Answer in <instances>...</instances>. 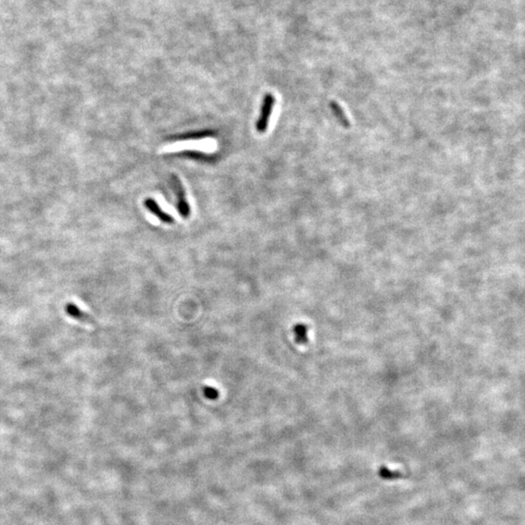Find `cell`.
<instances>
[{
  "label": "cell",
  "mask_w": 525,
  "mask_h": 525,
  "mask_svg": "<svg viewBox=\"0 0 525 525\" xmlns=\"http://www.w3.org/2000/svg\"><path fill=\"white\" fill-rule=\"evenodd\" d=\"M275 103H276V99H275L274 95H272V94H266L265 95L260 117H259V119L257 121V124H256V130H257L258 132L264 133L268 130L269 125H270V120H271V117H272V114H273V109H274Z\"/></svg>",
  "instance_id": "obj_1"
},
{
  "label": "cell",
  "mask_w": 525,
  "mask_h": 525,
  "mask_svg": "<svg viewBox=\"0 0 525 525\" xmlns=\"http://www.w3.org/2000/svg\"><path fill=\"white\" fill-rule=\"evenodd\" d=\"M171 186L174 191L175 195L177 197V210L181 217L188 218L191 215V208H190L185 189L180 181V179L175 174L171 175Z\"/></svg>",
  "instance_id": "obj_2"
},
{
  "label": "cell",
  "mask_w": 525,
  "mask_h": 525,
  "mask_svg": "<svg viewBox=\"0 0 525 525\" xmlns=\"http://www.w3.org/2000/svg\"><path fill=\"white\" fill-rule=\"evenodd\" d=\"M144 205H145L146 208L153 215H155L162 223H165V224H173L174 223L173 217L171 215H169L168 213H166L155 200H153L151 198L146 199L145 201H144Z\"/></svg>",
  "instance_id": "obj_3"
},
{
  "label": "cell",
  "mask_w": 525,
  "mask_h": 525,
  "mask_svg": "<svg viewBox=\"0 0 525 525\" xmlns=\"http://www.w3.org/2000/svg\"><path fill=\"white\" fill-rule=\"evenodd\" d=\"M65 312L69 317H71L75 320L79 321L81 323H85V324L93 325V326L97 325V322L94 319V317H92L90 314H88L87 312L81 310L74 304H67L65 306Z\"/></svg>",
  "instance_id": "obj_4"
},
{
  "label": "cell",
  "mask_w": 525,
  "mask_h": 525,
  "mask_svg": "<svg viewBox=\"0 0 525 525\" xmlns=\"http://www.w3.org/2000/svg\"><path fill=\"white\" fill-rule=\"evenodd\" d=\"M214 134H215L214 131H197V132H190V133L176 135V136H173V137H170V139H174V140H197V139H203V138L213 136Z\"/></svg>",
  "instance_id": "obj_5"
},
{
  "label": "cell",
  "mask_w": 525,
  "mask_h": 525,
  "mask_svg": "<svg viewBox=\"0 0 525 525\" xmlns=\"http://www.w3.org/2000/svg\"><path fill=\"white\" fill-rule=\"evenodd\" d=\"M330 107H331V109H332L335 118L341 124V126L344 127V128H348L350 126L349 120H348L347 116L345 115V113L342 110V108L339 106V104H337L335 102H332L330 103Z\"/></svg>",
  "instance_id": "obj_6"
},
{
  "label": "cell",
  "mask_w": 525,
  "mask_h": 525,
  "mask_svg": "<svg viewBox=\"0 0 525 525\" xmlns=\"http://www.w3.org/2000/svg\"><path fill=\"white\" fill-rule=\"evenodd\" d=\"M178 155H181V156H185V157H188L191 159H195V160H204V161H209L210 160H213L212 156L204 153L202 151H197V150H185V151H181V153H179Z\"/></svg>",
  "instance_id": "obj_7"
},
{
  "label": "cell",
  "mask_w": 525,
  "mask_h": 525,
  "mask_svg": "<svg viewBox=\"0 0 525 525\" xmlns=\"http://www.w3.org/2000/svg\"><path fill=\"white\" fill-rule=\"evenodd\" d=\"M294 335H295V339L298 343L302 344V343H306L307 341L306 328L302 324L296 325L294 327Z\"/></svg>",
  "instance_id": "obj_8"
},
{
  "label": "cell",
  "mask_w": 525,
  "mask_h": 525,
  "mask_svg": "<svg viewBox=\"0 0 525 525\" xmlns=\"http://www.w3.org/2000/svg\"><path fill=\"white\" fill-rule=\"evenodd\" d=\"M204 394L205 398L209 400H216L219 397L218 390L212 386H204Z\"/></svg>",
  "instance_id": "obj_9"
}]
</instances>
